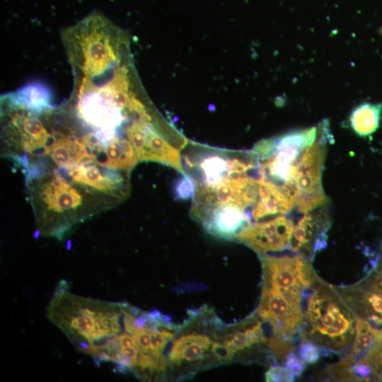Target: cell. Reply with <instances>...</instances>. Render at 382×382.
Returning a JSON list of instances; mask_svg holds the SVG:
<instances>
[{
  "instance_id": "obj_1",
  "label": "cell",
  "mask_w": 382,
  "mask_h": 382,
  "mask_svg": "<svg viewBox=\"0 0 382 382\" xmlns=\"http://www.w3.org/2000/svg\"><path fill=\"white\" fill-rule=\"evenodd\" d=\"M66 285L62 280L56 287L47 318L79 351L94 358L109 340L125 330V303L75 296L66 291Z\"/></svg>"
},
{
  "instance_id": "obj_2",
  "label": "cell",
  "mask_w": 382,
  "mask_h": 382,
  "mask_svg": "<svg viewBox=\"0 0 382 382\" xmlns=\"http://www.w3.org/2000/svg\"><path fill=\"white\" fill-rule=\"evenodd\" d=\"M356 319L335 286L320 277L307 297L300 341L337 354L343 352L353 342Z\"/></svg>"
},
{
  "instance_id": "obj_3",
  "label": "cell",
  "mask_w": 382,
  "mask_h": 382,
  "mask_svg": "<svg viewBox=\"0 0 382 382\" xmlns=\"http://www.w3.org/2000/svg\"><path fill=\"white\" fill-rule=\"evenodd\" d=\"M318 132L317 125L259 142L253 151L258 163V176L279 187L297 192L294 182L296 163L304 149L315 141Z\"/></svg>"
},
{
  "instance_id": "obj_4",
  "label": "cell",
  "mask_w": 382,
  "mask_h": 382,
  "mask_svg": "<svg viewBox=\"0 0 382 382\" xmlns=\"http://www.w3.org/2000/svg\"><path fill=\"white\" fill-rule=\"evenodd\" d=\"M318 128L316 139L304 149L296 165L295 209L304 214L328 204L323 189L322 173L327 144L332 140V134L327 119L318 123Z\"/></svg>"
},
{
  "instance_id": "obj_5",
  "label": "cell",
  "mask_w": 382,
  "mask_h": 382,
  "mask_svg": "<svg viewBox=\"0 0 382 382\" xmlns=\"http://www.w3.org/2000/svg\"><path fill=\"white\" fill-rule=\"evenodd\" d=\"M306 290L300 288H277L262 284L257 314L268 323L272 335L294 341L303 321L302 302Z\"/></svg>"
},
{
  "instance_id": "obj_6",
  "label": "cell",
  "mask_w": 382,
  "mask_h": 382,
  "mask_svg": "<svg viewBox=\"0 0 382 382\" xmlns=\"http://www.w3.org/2000/svg\"><path fill=\"white\" fill-rule=\"evenodd\" d=\"M262 284L278 288L309 290L320 278L311 260L301 254L261 256Z\"/></svg>"
},
{
  "instance_id": "obj_7",
  "label": "cell",
  "mask_w": 382,
  "mask_h": 382,
  "mask_svg": "<svg viewBox=\"0 0 382 382\" xmlns=\"http://www.w3.org/2000/svg\"><path fill=\"white\" fill-rule=\"evenodd\" d=\"M334 286L357 318L382 330V273L378 269L357 283Z\"/></svg>"
},
{
  "instance_id": "obj_8",
  "label": "cell",
  "mask_w": 382,
  "mask_h": 382,
  "mask_svg": "<svg viewBox=\"0 0 382 382\" xmlns=\"http://www.w3.org/2000/svg\"><path fill=\"white\" fill-rule=\"evenodd\" d=\"M294 223L286 214L245 226L235 236L261 255L289 248Z\"/></svg>"
},
{
  "instance_id": "obj_9",
  "label": "cell",
  "mask_w": 382,
  "mask_h": 382,
  "mask_svg": "<svg viewBox=\"0 0 382 382\" xmlns=\"http://www.w3.org/2000/svg\"><path fill=\"white\" fill-rule=\"evenodd\" d=\"M331 223L328 204L305 214L294 226L289 249L312 261L326 247Z\"/></svg>"
},
{
  "instance_id": "obj_10",
  "label": "cell",
  "mask_w": 382,
  "mask_h": 382,
  "mask_svg": "<svg viewBox=\"0 0 382 382\" xmlns=\"http://www.w3.org/2000/svg\"><path fill=\"white\" fill-rule=\"evenodd\" d=\"M127 137L139 161L164 163L184 173L179 149L152 128L142 122L136 123L127 129Z\"/></svg>"
},
{
  "instance_id": "obj_11",
  "label": "cell",
  "mask_w": 382,
  "mask_h": 382,
  "mask_svg": "<svg viewBox=\"0 0 382 382\" xmlns=\"http://www.w3.org/2000/svg\"><path fill=\"white\" fill-rule=\"evenodd\" d=\"M70 182L54 170L42 185L39 195L50 214H72L82 204V195Z\"/></svg>"
},
{
  "instance_id": "obj_12",
  "label": "cell",
  "mask_w": 382,
  "mask_h": 382,
  "mask_svg": "<svg viewBox=\"0 0 382 382\" xmlns=\"http://www.w3.org/2000/svg\"><path fill=\"white\" fill-rule=\"evenodd\" d=\"M13 133L21 147L32 157L48 154L50 135L33 113H16L11 121Z\"/></svg>"
},
{
  "instance_id": "obj_13",
  "label": "cell",
  "mask_w": 382,
  "mask_h": 382,
  "mask_svg": "<svg viewBox=\"0 0 382 382\" xmlns=\"http://www.w3.org/2000/svg\"><path fill=\"white\" fill-rule=\"evenodd\" d=\"M214 342L202 332H184L173 340L167 361L177 366L202 362L207 357V352H211Z\"/></svg>"
},
{
  "instance_id": "obj_14",
  "label": "cell",
  "mask_w": 382,
  "mask_h": 382,
  "mask_svg": "<svg viewBox=\"0 0 382 382\" xmlns=\"http://www.w3.org/2000/svg\"><path fill=\"white\" fill-rule=\"evenodd\" d=\"M115 170L100 168L94 162L83 163L68 170L70 179L105 194H115L122 187L123 178Z\"/></svg>"
},
{
  "instance_id": "obj_15",
  "label": "cell",
  "mask_w": 382,
  "mask_h": 382,
  "mask_svg": "<svg viewBox=\"0 0 382 382\" xmlns=\"http://www.w3.org/2000/svg\"><path fill=\"white\" fill-rule=\"evenodd\" d=\"M48 154L59 168L68 170L83 163L93 162L83 140L62 134L51 136Z\"/></svg>"
},
{
  "instance_id": "obj_16",
  "label": "cell",
  "mask_w": 382,
  "mask_h": 382,
  "mask_svg": "<svg viewBox=\"0 0 382 382\" xmlns=\"http://www.w3.org/2000/svg\"><path fill=\"white\" fill-rule=\"evenodd\" d=\"M93 162L107 168L128 170L139 158L129 141L117 137L107 142L93 156Z\"/></svg>"
},
{
  "instance_id": "obj_17",
  "label": "cell",
  "mask_w": 382,
  "mask_h": 382,
  "mask_svg": "<svg viewBox=\"0 0 382 382\" xmlns=\"http://www.w3.org/2000/svg\"><path fill=\"white\" fill-rule=\"evenodd\" d=\"M221 342L233 357L241 351H251L262 345L267 346L262 320L257 314L248 318L240 327L227 335Z\"/></svg>"
},
{
  "instance_id": "obj_18",
  "label": "cell",
  "mask_w": 382,
  "mask_h": 382,
  "mask_svg": "<svg viewBox=\"0 0 382 382\" xmlns=\"http://www.w3.org/2000/svg\"><path fill=\"white\" fill-rule=\"evenodd\" d=\"M382 348V330L367 320L357 318L355 334L347 355L352 363L359 362L369 352Z\"/></svg>"
},
{
  "instance_id": "obj_19",
  "label": "cell",
  "mask_w": 382,
  "mask_h": 382,
  "mask_svg": "<svg viewBox=\"0 0 382 382\" xmlns=\"http://www.w3.org/2000/svg\"><path fill=\"white\" fill-rule=\"evenodd\" d=\"M382 114V103H361L350 112L347 123L358 136L365 137L374 133L379 127Z\"/></svg>"
},
{
  "instance_id": "obj_20",
  "label": "cell",
  "mask_w": 382,
  "mask_h": 382,
  "mask_svg": "<svg viewBox=\"0 0 382 382\" xmlns=\"http://www.w3.org/2000/svg\"><path fill=\"white\" fill-rule=\"evenodd\" d=\"M10 100L15 107L34 113L47 110L50 106L48 91L38 85H30L19 90L13 95Z\"/></svg>"
},
{
  "instance_id": "obj_21",
  "label": "cell",
  "mask_w": 382,
  "mask_h": 382,
  "mask_svg": "<svg viewBox=\"0 0 382 382\" xmlns=\"http://www.w3.org/2000/svg\"><path fill=\"white\" fill-rule=\"evenodd\" d=\"M321 348L308 341L301 342L298 349V356L306 363H316L321 355Z\"/></svg>"
},
{
  "instance_id": "obj_22",
  "label": "cell",
  "mask_w": 382,
  "mask_h": 382,
  "mask_svg": "<svg viewBox=\"0 0 382 382\" xmlns=\"http://www.w3.org/2000/svg\"><path fill=\"white\" fill-rule=\"evenodd\" d=\"M294 373L286 366L279 365L272 366L265 374L267 381H294Z\"/></svg>"
},
{
  "instance_id": "obj_23",
  "label": "cell",
  "mask_w": 382,
  "mask_h": 382,
  "mask_svg": "<svg viewBox=\"0 0 382 382\" xmlns=\"http://www.w3.org/2000/svg\"><path fill=\"white\" fill-rule=\"evenodd\" d=\"M285 366L289 368L295 376L299 377L305 370L306 362L292 351L286 357Z\"/></svg>"
}]
</instances>
